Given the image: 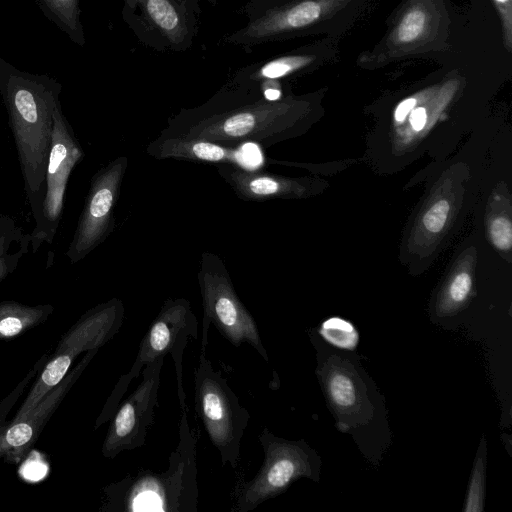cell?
Instances as JSON below:
<instances>
[{"label":"cell","instance_id":"10","mask_svg":"<svg viewBox=\"0 0 512 512\" xmlns=\"http://www.w3.org/2000/svg\"><path fill=\"white\" fill-rule=\"evenodd\" d=\"M197 336L198 320L190 302L184 298H168L141 340L135 361L125 376L132 382L140 376L146 364L170 355L174 364L180 408L187 412L183 357L186 347Z\"/></svg>","mask_w":512,"mask_h":512},{"label":"cell","instance_id":"12","mask_svg":"<svg viewBox=\"0 0 512 512\" xmlns=\"http://www.w3.org/2000/svg\"><path fill=\"white\" fill-rule=\"evenodd\" d=\"M127 166L128 158L118 156L92 176L72 240L65 252L71 264L82 261L113 231L114 210Z\"/></svg>","mask_w":512,"mask_h":512},{"label":"cell","instance_id":"9","mask_svg":"<svg viewBox=\"0 0 512 512\" xmlns=\"http://www.w3.org/2000/svg\"><path fill=\"white\" fill-rule=\"evenodd\" d=\"M200 0H124L122 18L139 42L159 52H184L198 35Z\"/></svg>","mask_w":512,"mask_h":512},{"label":"cell","instance_id":"31","mask_svg":"<svg viewBox=\"0 0 512 512\" xmlns=\"http://www.w3.org/2000/svg\"><path fill=\"white\" fill-rule=\"evenodd\" d=\"M208 3L212 4V5H215L216 4V0H206Z\"/></svg>","mask_w":512,"mask_h":512},{"label":"cell","instance_id":"27","mask_svg":"<svg viewBox=\"0 0 512 512\" xmlns=\"http://www.w3.org/2000/svg\"><path fill=\"white\" fill-rule=\"evenodd\" d=\"M255 86L259 88L262 96L266 100L275 101L284 97L282 80H264Z\"/></svg>","mask_w":512,"mask_h":512},{"label":"cell","instance_id":"26","mask_svg":"<svg viewBox=\"0 0 512 512\" xmlns=\"http://www.w3.org/2000/svg\"><path fill=\"white\" fill-rule=\"evenodd\" d=\"M449 204L445 200L435 203L425 214L423 223L431 232H439L447 219Z\"/></svg>","mask_w":512,"mask_h":512},{"label":"cell","instance_id":"25","mask_svg":"<svg viewBox=\"0 0 512 512\" xmlns=\"http://www.w3.org/2000/svg\"><path fill=\"white\" fill-rule=\"evenodd\" d=\"M490 235L494 245L501 250H508L512 244V227L509 220L499 217L490 227Z\"/></svg>","mask_w":512,"mask_h":512},{"label":"cell","instance_id":"18","mask_svg":"<svg viewBox=\"0 0 512 512\" xmlns=\"http://www.w3.org/2000/svg\"><path fill=\"white\" fill-rule=\"evenodd\" d=\"M54 312L51 304L26 305L14 300L0 302V341L17 338L43 324Z\"/></svg>","mask_w":512,"mask_h":512},{"label":"cell","instance_id":"8","mask_svg":"<svg viewBox=\"0 0 512 512\" xmlns=\"http://www.w3.org/2000/svg\"><path fill=\"white\" fill-rule=\"evenodd\" d=\"M258 440L264 453L263 462L255 476L238 487L235 501L238 512L255 510L302 477L317 479L315 456L303 441L278 437L266 426Z\"/></svg>","mask_w":512,"mask_h":512},{"label":"cell","instance_id":"6","mask_svg":"<svg viewBox=\"0 0 512 512\" xmlns=\"http://www.w3.org/2000/svg\"><path fill=\"white\" fill-rule=\"evenodd\" d=\"M197 280L203 307L201 353L205 354L208 331L213 324L233 346H251L264 361H269L257 323L239 299L222 258L205 251L201 254Z\"/></svg>","mask_w":512,"mask_h":512},{"label":"cell","instance_id":"14","mask_svg":"<svg viewBox=\"0 0 512 512\" xmlns=\"http://www.w3.org/2000/svg\"><path fill=\"white\" fill-rule=\"evenodd\" d=\"M97 352L98 349L86 352L80 362L67 372L24 419L0 428V458H4L6 462L18 463L26 456L48 420Z\"/></svg>","mask_w":512,"mask_h":512},{"label":"cell","instance_id":"3","mask_svg":"<svg viewBox=\"0 0 512 512\" xmlns=\"http://www.w3.org/2000/svg\"><path fill=\"white\" fill-rule=\"evenodd\" d=\"M367 0H286L247 17L224 37L227 44L251 52L254 47L309 35L343 32Z\"/></svg>","mask_w":512,"mask_h":512},{"label":"cell","instance_id":"19","mask_svg":"<svg viewBox=\"0 0 512 512\" xmlns=\"http://www.w3.org/2000/svg\"><path fill=\"white\" fill-rule=\"evenodd\" d=\"M31 233L14 217L0 213V283L18 267L31 248Z\"/></svg>","mask_w":512,"mask_h":512},{"label":"cell","instance_id":"4","mask_svg":"<svg viewBox=\"0 0 512 512\" xmlns=\"http://www.w3.org/2000/svg\"><path fill=\"white\" fill-rule=\"evenodd\" d=\"M124 317L125 307L119 298H112L84 312L61 336L10 423L21 421L37 406L65 377L79 354L99 350L113 339L120 331Z\"/></svg>","mask_w":512,"mask_h":512},{"label":"cell","instance_id":"22","mask_svg":"<svg viewBox=\"0 0 512 512\" xmlns=\"http://www.w3.org/2000/svg\"><path fill=\"white\" fill-rule=\"evenodd\" d=\"M472 286V280L468 273H458L451 281L446 299L439 307L440 315H448L455 312L460 304L468 297Z\"/></svg>","mask_w":512,"mask_h":512},{"label":"cell","instance_id":"16","mask_svg":"<svg viewBox=\"0 0 512 512\" xmlns=\"http://www.w3.org/2000/svg\"><path fill=\"white\" fill-rule=\"evenodd\" d=\"M323 386L340 422L364 424L373 415L361 379L347 361L332 356L320 370Z\"/></svg>","mask_w":512,"mask_h":512},{"label":"cell","instance_id":"7","mask_svg":"<svg viewBox=\"0 0 512 512\" xmlns=\"http://www.w3.org/2000/svg\"><path fill=\"white\" fill-rule=\"evenodd\" d=\"M194 401L195 411L219 453L221 464L235 469L250 414L240 404L227 378L214 369L203 353L194 369Z\"/></svg>","mask_w":512,"mask_h":512},{"label":"cell","instance_id":"28","mask_svg":"<svg viewBox=\"0 0 512 512\" xmlns=\"http://www.w3.org/2000/svg\"><path fill=\"white\" fill-rule=\"evenodd\" d=\"M427 120L426 109L422 106L413 108L410 114V123L414 130L420 131L424 128Z\"/></svg>","mask_w":512,"mask_h":512},{"label":"cell","instance_id":"29","mask_svg":"<svg viewBox=\"0 0 512 512\" xmlns=\"http://www.w3.org/2000/svg\"><path fill=\"white\" fill-rule=\"evenodd\" d=\"M283 1L286 0H249V2L244 7V13L246 17H248L272 4Z\"/></svg>","mask_w":512,"mask_h":512},{"label":"cell","instance_id":"1","mask_svg":"<svg viewBox=\"0 0 512 512\" xmlns=\"http://www.w3.org/2000/svg\"><path fill=\"white\" fill-rule=\"evenodd\" d=\"M62 85L46 74L19 70L0 57V94L11 129L26 199L35 223L45 195L53 113Z\"/></svg>","mask_w":512,"mask_h":512},{"label":"cell","instance_id":"30","mask_svg":"<svg viewBox=\"0 0 512 512\" xmlns=\"http://www.w3.org/2000/svg\"><path fill=\"white\" fill-rule=\"evenodd\" d=\"M416 104L417 99L414 97L403 100L395 110V120L398 122L403 121L406 118L407 114L411 112V110L416 106Z\"/></svg>","mask_w":512,"mask_h":512},{"label":"cell","instance_id":"2","mask_svg":"<svg viewBox=\"0 0 512 512\" xmlns=\"http://www.w3.org/2000/svg\"><path fill=\"white\" fill-rule=\"evenodd\" d=\"M197 440L186 411L179 421V441L165 471L140 470L102 488V512H196Z\"/></svg>","mask_w":512,"mask_h":512},{"label":"cell","instance_id":"17","mask_svg":"<svg viewBox=\"0 0 512 512\" xmlns=\"http://www.w3.org/2000/svg\"><path fill=\"white\" fill-rule=\"evenodd\" d=\"M146 151L158 160L177 159L214 165L230 163L249 168L247 155L241 147H226L202 138L161 133L148 144Z\"/></svg>","mask_w":512,"mask_h":512},{"label":"cell","instance_id":"21","mask_svg":"<svg viewBox=\"0 0 512 512\" xmlns=\"http://www.w3.org/2000/svg\"><path fill=\"white\" fill-rule=\"evenodd\" d=\"M319 334L341 349L354 350L359 342V333L354 325L340 317L326 319L319 328Z\"/></svg>","mask_w":512,"mask_h":512},{"label":"cell","instance_id":"24","mask_svg":"<svg viewBox=\"0 0 512 512\" xmlns=\"http://www.w3.org/2000/svg\"><path fill=\"white\" fill-rule=\"evenodd\" d=\"M500 18L504 47L512 51V0H491Z\"/></svg>","mask_w":512,"mask_h":512},{"label":"cell","instance_id":"20","mask_svg":"<svg viewBox=\"0 0 512 512\" xmlns=\"http://www.w3.org/2000/svg\"><path fill=\"white\" fill-rule=\"evenodd\" d=\"M43 14L72 42L85 45L84 29L81 23V0H35Z\"/></svg>","mask_w":512,"mask_h":512},{"label":"cell","instance_id":"11","mask_svg":"<svg viewBox=\"0 0 512 512\" xmlns=\"http://www.w3.org/2000/svg\"><path fill=\"white\" fill-rule=\"evenodd\" d=\"M84 158L83 148L59 102L53 113V131L45 171V195L40 217L31 232V249L52 244L62 217L67 184L75 166Z\"/></svg>","mask_w":512,"mask_h":512},{"label":"cell","instance_id":"15","mask_svg":"<svg viewBox=\"0 0 512 512\" xmlns=\"http://www.w3.org/2000/svg\"><path fill=\"white\" fill-rule=\"evenodd\" d=\"M335 37L298 47L236 70L230 79L241 85L255 86L264 80H284L311 72L336 56Z\"/></svg>","mask_w":512,"mask_h":512},{"label":"cell","instance_id":"13","mask_svg":"<svg viewBox=\"0 0 512 512\" xmlns=\"http://www.w3.org/2000/svg\"><path fill=\"white\" fill-rule=\"evenodd\" d=\"M163 365L164 358L146 364L139 385L111 417L101 449L105 458L113 459L123 451L144 446L158 406Z\"/></svg>","mask_w":512,"mask_h":512},{"label":"cell","instance_id":"5","mask_svg":"<svg viewBox=\"0 0 512 512\" xmlns=\"http://www.w3.org/2000/svg\"><path fill=\"white\" fill-rule=\"evenodd\" d=\"M451 18L447 0H405L384 37L357 60L362 68H380L395 61L438 50L448 40Z\"/></svg>","mask_w":512,"mask_h":512},{"label":"cell","instance_id":"23","mask_svg":"<svg viewBox=\"0 0 512 512\" xmlns=\"http://www.w3.org/2000/svg\"><path fill=\"white\" fill-rule=\"evenodd\" d=\"M484 455L478 456L465 502V512H481L484 501V474H485Z\"/></svg>","mask_w":512,"mask_h":512}]
</instances>
